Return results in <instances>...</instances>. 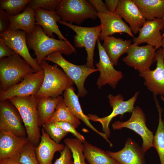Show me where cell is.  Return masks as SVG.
I'll use <instances>...</instances> for the list:
<instances>
[{"label": "cell", "instance_id": "cell-1", "mask_svg": "<svg viewBox=\"0 0 164 164\" xmlns=\"http://www.w3.org/2000/svg\"><path fill=\"white\" fill-rule=\"evenodd\" d=\"M26 38L28 48L34 52L39 65L46 57L53 53L60 52L70 55L76 52L75 48L69 41L48 36L39 25H36L32 33L27 34Z\"/></svg>", "mask_w": 164, "mask_h": 164}, {"label": "cell", "instance_id": "cell-2", "mask_svg": "<svg viewBox=\"0 0 164 164\" xmlns=\"http://www.w3.org/2000/svg\"><path fill=\"white\" fill-rule=\"evenodd\" d=\"M17 109L23 121L29 142L35 147L41 139L37 111L38 99L35 96L16 97L8 100Z\"/></svg>", "mask_w": 164, "mask_h": 164}, {"label": "cell", "instance_id": "cell-3", "mask_svg": "<svg viewBox=\"0 0 164 164\" xmlns=\"http://www.w3.org/2000/svg\"><path fill=\"white\" fill-rule=\"evenodd\" d=\"M39 65L44 70V76L39 91L34 95L38 99L43 97H57L73 85L72 81L56 66L50 65L44 60Z\"/></svg>", "mask_w": 164, "mask_h": 164}, {"label": "cell", "instance_id": "cell-4", "mask_svg": "<svg viewBox=\"0 0 164 164\" xmlns=\"http://www.w3.org/2000/svg\"><path fill=\"white\" fill-rule=\"evenodd\" d=\"M18 53L0 59V91H4L36 72Z\"/></svg>", "mask_w": 164, "mask_h": 164}, {"label": "cell", "instance_id": "cell-5", "mask_svg": "<svg viewBox=\"0 0 164 164\" xmlns=\"http://www.w3.org/2000/svg\"><path fill=\"white\" fill-rule=\"evenodd\" d=\"M55 11L62 21L77 25L97 17V12L87 0H61Z\"/></svg>", "mask_w": 164, "mask_h": 164}, {"label": "cell", "instance_id": "cell-6", "mask_svg": "<svg viewBox=\"0 0 164 164\" xmlns=\"http://www.w3.org/2000/svg\"><path fill=\"white\" fill-rule=\"evenodd\" d=\"M62 54L60 52L53 53L46 57L44 60L51 61L60 67L76 85L79 96L84 97L87 93L84 87L85 81L89 75L98 71V69L88 67L85 65L73 64L65 59Z\"/></svg>", "mask_w": 164, "mask_h": 164}, {"label": "cell", "instance_id": "cell-7", "mask_svg": "<svg viewBox=\"0 0 164 164\" xmlns=\"http://www.w3.org/2000/svg\"><path fill=\"white\" fill-rule=\"evenodd\" d=\"M58 22L68 27L76 33V35L74 37L75 47L85 48L87 56L85 65L88 67L95 68L94 65V50L101 31V24L93 27H84L74 25L61 20Z\"/></svg>", "mask_w": 164, "mask_h": 164}, {"label": "cell", "instance_id": "cell-8", "mask_svg": "<svg viewBox=\"0 0 164 164\" xmlns=\"http://www.w3.org/2000/svg\"><path fill=\"white\" fill-rule=\"evenodd\" d=\"M130 118L124 122L117 121L112 125L114 130L126 128L135 131L142 137L143 143L142 148L145 152L153 147V133L147 127L145 116L142 109L138 106L134 107Z\"/></svg>", "mask_w": 164, "mask_h": 164}, {"label": "cell", "instance_id": "cell-9", "mask_svg": "<svg viewBox=\"0 0 164 164\" xmlns=\"http://www.w3.org/2000/svg\"><path fill=\"white\" fill-rule=\"evenodd\" d=\"M139 91L136 92L134 95L129 100L125 101L122 95L118 94L116 96L109 94L107 97L109 100L110 105L112 108L111 114L107 116L100 118L96 115L89 114L88 116L90 120L98 121L101 123L103 131L108 138L110 136L109 125L112 119L118 115L122 116L127 112L132 113L135 103L137 99Z\"/></svg>", "mask_w": 164, "mask_h": 164}, {"label": "cell", "instance_id": "cell-10", "mask_svg": "<svg viewBox=\"0 0 164 164\" xmlns=\"http://www.w3.org/2000/svg\"><path fill=\"white\" fill-rule=\"evenodd\" d=\"M44 76L43 69L28 74L18 84L6 91H0V101L9 100L14 97L35 95L41 86Z\"/></svg>", "mask_w": 164, "mask_h": 164}, {"label": "cell", "instance_id": "cell-11", "mask_svg": "<svg viewBox=\"0 0 164 164\" xmlns=\"http://www.w3.org/2000/svg\"><path fill=\"white\" fill-rule=\"evenodd\" d=\"M155 50L154 47L148 44L139 46L135 43L131 44L127 51V56L122 60L139 73L145 71L150 70L151 65L156 62Z\"/></svg>", "mask_w": 164, "mask_h": 164}, {"label": "cell", "instance_id": "cell-12", "mask_svg": "<svg viewBox=\"0 0 164 164\" xmlns=\"http://www.w3.org/2000/svg\"><path fill=\"white\" fill-rule=\"evenodd\" d=\"M23 121L17 109L9 100L0 102V130L11 132L19 137H27Z\"/></svg>", "mask_w": 164, "mask_h": 164}, {"label": "cell", "instance_id": "cell-13", "mask_svg": "<svg viewBox=\"0 0 164 164\" xmlns=\"http://www.w3.org/2000/svg\"><path fill=\"white\" fill-rule=\"evenodd\" d=\"M27 33L21 30L9 29L0 34L5 44L22 57L36 72L43 70L30 54L26 41Z\"/></svg>", "mask_w": 164, "mask_h": 164}, {"label": "cell", "instance_id": "cell-14", "mask_svg": "<svg viewBox=\"0 0 164 164\" xmlns=\"http://www.w3.org/2000/svg\"><path fill=\"white\" fill-rule=\"evenodd\" d=\"M99 60L95 64L100 74L96 83L98 88L100 89L108 84L115 89L123 76L122 72L116 70L107 53L101 45L99 39L97 41Z\"/></svg>", "mask_w": 164, "mask_h": 164}, {"label": "cell", "instance_id": "cell-15", "mask_svg": "<svg viewBox=\"0 0 164 164\" xmlns=\"http://www.w3.org/2000/svg\"><path fill=\"white\" fill-rule=\"evenodd\" d=\"M155 60L156 67L155 70L139 72L140 76L145 80L144 85L154 97L164 95V52L161 47L156 52Z\"/></svg>", "mask_w": 164, "mask_h": 164}, {"label": "cell", "instance_id": "cell-16", "mask_svg": "<svg viewBox=\"0 0 164 164\" xmlns=\"http://www.w3.org/2000/svg\"><path fill=\"white\" fill-rule=\"evenodd\" d=\"M164 29V20L157 19L153 20H146L139 29V35L133 39L134 43L138 45L143 43L154 47L155 50L161 46L162 33L160 31Z\"/></svg>", "mask_w": 164, "mask_h": 164}, {"label": "cell", "instance_id": "cell-17", "mask_svg": "<svg viewBox=\"0 0 164 164\" xmlns=\"http://www.w3.org/2000/svg\"><path fill=\"white\" fill-rule=\"evenodd\" d=\"M97 16L101 22L100 40L103 41L105 37L115 33L122 32L127 33L133 38L135 37L130 26L116 13L97 12Z\"/></svg>", "mask_w": 164, "mask_h": 164}, {"label": "cell", "instance_id": "cell-18", "mask_svg": "<svg viewBox=\"0 0 164 164\" xmlns=\"http://www.w3.org/2000/svg\"><path fill=\"white\" fill-rule=\"evenodd\" d=\"M107 154L120 164H146L145 152L133 140L128 138L124 148L117 152L106 151Z\"/></svg>", "mask_w": 164, "mask_h": 164}, {"label": "cell", "instance_id": "cell-19", "mask_svg": "<svg viewBox=\"0 0 164 164\" xmlns=\"http://www.w3.org/2000/svg\"><path fill=\"white\" fill-rule=\"evenodd\" d=\"M29 142L27 137H19L11 132L0 130V160L10 158L19 160L23 147Z\"/></svg>", "mask_w": 164, "mask_h": 164}, {"label": "cell", "instance_id": "cell-20", "mask_svg": "<svg viewBox=\"0 0 164 164\" xmlns=\"http://www.w3.org/2000/svg\"><path fill=\"white\" fill-rule=\"evenodd\" d=\"M116 13L129 24L134 34L139 32L146 21L133 0H120Z\"/></svg>", "mask_w": 164, "mask_h": 164}, {"label": "cell", "instance_id": "cell-21", "mask_svg": "<svg viewBox=\"0 0 164 164\" xmlns=\"http://www.w3.org/2000/svg\"><path fill=\"white\" fill-rule=\"evenodd\" d=\"M42 135L38 145L35 147V151L40 164H51L55 153H60L65 145L58 143L53 140L43 128L41 130Z\"/></svg>", "mask_w": 164, "mask_h": 164}, {"label": "cell", "instance_id": "cell-22", "mask_svg": "<svg viewBox=\"0 0 164 164\" xmlns=\"http://www.w3.org/2000/svg\"><path fill=\"white\" fill-rule=\"evenodd\" d=\"M36 24L40 26L45 34L48 36L54 38L53 33L56 34L60 40L69 41L60 31L57 22L61 20L55 10L46 11L41 9L34 10Z\"/></svg>", "mask_w": 164, "mask_h": 164}, {"label": "cell", "instance_id": "cell-23", "mask_svg": "<svg viewBox=\"0 0 164 164\" xmlns=\"http://www.w3.org/2000/svg\"><path fill=\"white\" fill-rule=\"evenodd\" d=\"M63 99L64 102L71 112L77 118L82 120L88 127L103 137L108 142L110 146H112L104 133L99 132L91 124L89 118L83 112L79 100V96L74 91L73 86H71L63 92Z\"/></svg>", "mask_w": 164, "mask_h": 164}, {"label": "cell", "instance_id": "cell-24", "mask_svg": "<svg viewBox=\"0 0 164 164\" xmlns=\"http://www.w3.org/2000/svg\"><path fill=\"white\" fill-rule=\"evenodd\" d=\"M9 29L21 30L27 34L32 33L36 24L34 10L28 5L23 12L15 15H9Z\"/></svg>", "mask_w": 164, "mask_h": 164}, {"label": "cell", "instance_id": "cell-25", "mask_svg": "<svg viewBox=\"0 0 164 164\" xmlns=\"http://www.w3.org/2000/svg\"><path fill=\"white\" fill-rule=\"evenodd\" d=\"M102 46L113 65L116 66L121 56L127 52L131 39L124 40L112 36L105 37Z\"/></svg>", "mask_w": 164, "mask_h": 164}, {"label": "cell", "instance_id": "cell-26", "mask_svg": "<svg viewBox=\"0 0 164 164\" xmlns=\"http://www.w3.org/2000/svg\"><path fill=\"white\" fill-rule=\"evenodd\" d=\"M146 20L162 19L164 0H133Z\"/></svg>", "mask_w": 164, "mask_h": 164}, {"label": "cell", "instance_id": "cell-27", "mask_svg": "<svg viewBox=\"0 0 164 164\" xmlns=\"http://www.w3.org/2000/svg\"><path fill=\"white\" fill-rule=\"evenodd\" d=\"M63 98L60 95L55 98L43 97L38 99L37 111L40 127L49 121L54 113L57 105Z\"/></svg>", "mask_w": 164, "mask_h": 164}, {"label": "cell", "instance_id": "cell-28", "mask_svg": "<svg viewBox=\"0 0 164 164\" xmlns=\"http://www.w3.org/2000/svg\"><path fill=\"white\" fill-rule=\"evenodd\" d=\"M84 154L89 164H120L110 157L106 151L88 142H83Z\"/></svg>", "mask_w": 164, "mask_h": 164}, {"label": "cell", "instance_id": "cell-29", "mask_svg": "<svg viewBox=\"0 0 164 164\" xmlns=\"http://www.w3.org/2000/svg\"><path fill=\"white\" fill-rule=\"evenodd\" d=\"M159 115V123L155 134L154 136L153 147L156 150L161 164H164V122L162 120V109L156 97H153Z\"/></svg>", "mask_w": 164, "mask_h": 164}, {"label": "cell", "instance_id": "cell-30", "mask_svg": "<svg viewBox=\"0 0 164 164\" xmlns=\"http://www.w3.org/2000/svg\"><path fill=\"white\" fill-rule=\"evenodd\" d=\"M58 121L69 123L76 128L81 124L80 120L70 111L64 102L63 98L57 105L54 113L48 122Z\"/></svg>", "mask_w": 164, "mask_h": 164}, {"label": "cell", "instance_id": "cell-31", "mask_svg": "<svg viewBox=\"0 0 164 164\" xmlns=\"http://www.w3.org/2000/svg\"><path fill=\"white\" fill-rule=\"evenodd\" d=\"M64 142L71 152L73 164H88L85 161L83 142L77 138H67L64 139Z\"/></svg>", "mask_w": 164, "mask_h": 164}, {"label": "cell", "instance_id": "cell-32", "mask_svg": "<svg viewBox=\"0 0 164 164\" xmlns=\"http://www.w3.org/2000/svg\"><path fill=\"white\" fill-rule=\"evenodd\" d=\"M30 0H1L0 8L5 10L9 15L19 14L24 10Z\"/></svg>", "mask_w": 164, "mask_h": 164}, {"label": "cell", "instance_id": "cell-33", "mask_svg": "<svg viewBox=\"0 0 164 164\" xmlns=\"http://www.w3.org/2000/svg\"><path fill=\"white\" fill-rule=\"evenodd\" d=\"M42 126L50 137L58 143H60L63 138L68 133L58 126L54 122H46Z\"/></svg>", "mask_w": 164, "mask_h": 164}, {"label": "cell", "instance_id": "cell-34", "mask_svg": "<svg viewBox=\"0 0 164 164\" xmlns=\"http://www.w3.org/2000/svg\"><path fill=\"white\" fill-rule=\"evenodd\" d=\"M19 161L22 164H40L36 157L35 147L29 142L23 147Z\"/></svg>", "mask_w": 164, "mask_h": 164}, {"label": "cell", "instance_id": "cell-35", "mask_svg": "<svg viewBox=\"0 0 164 164\" xmlns=\"http://www.w3.org/2000/svg\"><path fill=\"white\" fill-rule=\"evenodd\" d=\"M61 0H30L29 5L34 10L41 9L46 11L55 10Z\"/></svg>", "mask_w": 164, "mask_h": 164}, {"label": "cell", "instance_id": "cell-36", "mask_svg": "<svg viewBox=\"0 0 164 164\" xmlns=\"http://www.w3.org/2000/svg\"><path fill=\"white\" fill-rule=\"evenodd\" d=\"M59 127L64 131L70 132L79 140L83 142L85 140L84 137L76 129V128L72 124L66 122H54Z\"/></svg>", "mask_w": 164, "mask_h": 164}, {"label": "cell", "instance_id": "cell-37", "mask_svg": "<svg viewBox=\"0 0 164 164\" xmlns=\"http://www.w3.org/2000/svg\"><path fill=\"white\" fill-rule=\"evenodd\" d=\"M72 157L70 149L65 145L63 149L60 152V156L53 164H73Z\"/></svg>", "mask_w": 164, "mask_h": 164}, {"label": "cell", "instance_id": "cell-38", "mask_svg": "<svg viewBox=\"0 0 164 164\" xmlns=\"http://www.w3.org/2000/svg\"><path fill=\"white\" fill-rule=\"evenodd\" d=\"M10 22L9 15L0 8V34L9 29Z\"/></svg>", "mask_w": 164, "mask_h": 164}, {"label": "cell", "instance_id": "cell-39", "mask_svg": "<svg viewBox=\"0 0 164 164\" xmlns=\"http://www.w3.org/2000/svg\"><path fill=\"white\" fill-rule=\"evenodd\" d=\"M16 53L5 44L4 40L0 37V59L5 57L10 56Z\"/></svg>", "mask_w": 164, "mask_h": 164}, {"label": "cell", "instance_id": "cell-40", "mask_svg": "<svg viewBox=\"0 0 164 164\" xmlns=\"http://www.w3.org/2000/svg\"><path fill=\"white\" fill-rule=\"evenodd\" d=\"M87 1L97 12L104 13L108 12L105 4L102 0H89Z\"/></svg>", "mask_w": 164, "mask_h": 164}, {"label": "cell", "instance_id": "cell-41", "mask_svg": "<svg viewBox=\"0 0 164 164\" xmlns=\"http://www.w3.org/2000/svg\"><path fill=\"white\" fill-rule=\"evenodd\" d=\"M119 0H105V4L109 12L116 13Z\"/></svg>", "mask_w": 164, "mask_h": 164}, {"label": "cell", "instance_id": "cell-42", "mask_svg": "<svg viewBox=\"0 0 164 164\" xmlns=\"http://www.w3.org/2000/svg\"><path fill=\"white\" fill-rule=\"evenodd\" d=\"M0 164H22L19 160L8 158L0 160Z\"/></svg>", "mask_w": 164, "mask_h": 164}, {"label": "cell", "instance_id": "cell-43", "mask_svg": "<svg viewBox=\"0 0 164 164\" xmlns=\"http://www.w3.org/2000/svg\"><path fill=\"white\" fill-rule=\"evenodd\" d=\"M161 46L162 47V49L164 52V37L162 38Z\"/></svg>", "mask_w": 164, "mask_h": 164}, {"label": "cell", "instance_id": "cell-44", "mask_svg": "<svg viewBox=\"0 0 164 164\" xmlns=\"http://www.w3.org/2000/svg\"><path fill=\"white\" fill-rule=\"evenodd\" d=\"M162 19L164 20V16L163 17V18ZM164 37V31H163V33L162 34V38Z\"/></svg>", "mask_w": 164, "mask_h": 164}, {"label": "cell", "instance_id": "cell-45", "mask_svg": "<svg viewBox=\"0 0 164 164\" xmlns=\"http://www.w3.org/2000/svg\"><path fill=\"white\" fill-rule=\"evenodd\" d=\"M161 99L164 101V97H163L162 96H161Z\"/></svg>", "mask_w": 164, "mask_h": 164}]
</instances>
